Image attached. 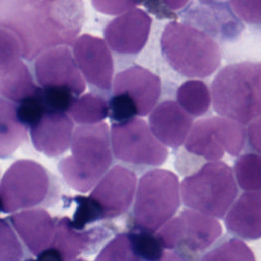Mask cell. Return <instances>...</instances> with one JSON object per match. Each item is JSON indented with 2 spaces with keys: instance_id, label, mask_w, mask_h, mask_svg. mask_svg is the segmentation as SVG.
<instances>
[{
  "instance_id": "cell-6",
  "label": "cell",
  "mask_w": 261,
  "mask_h": 261,
  "mask_svg": "<svg viewBox=\"0 0 261 261\" xmlns=\"http://www.w3.org/2000/svg\"><path fill=\"white\" fill-rule=\"evenodd\" d=\"M59 186L54 175L42 164L18 159L4 171L0 182L1 211L50 207L58 201Z\"/></svg>"
},
{
  "instance_id": "cell-36",
  "label": "cell",
  "mask_w": 261,
  "mask_h": 261,
  "mask_svg": "<svg viewBox=\"0 0 261 261\" xmlns=\"http://www.w3.org/2000/svg\"><path fill=\"white\" fill-rule=\"evenodd\" d=\"M202 2H209V1H213V0H200Z\"/></svg>"
},
{
  "instance_id": "cell-29",
  "label": "cell",
  "mask_w": 261,
  "mask_h": 261,
  "mask_svg": "<svg viewBox=\"0 0 261 261\" xmlns=\"http://www.w3.org/2000/svg\"><path fill=\"white\" fill-rule=\"evenodd\" d=\"M129 231L143 261H157L166 251L156 233L139 229H130Z\"/></svg>"
},
{
  "instance_id": "cell-12",
  "label": "cell",
  "mask_w": 261,
  "mask_h": 261,
  "mask_svg": "<svg viewBox=\"0 0 261 261\" xmlns=\"http://www.w3.org/2000/svg\"><path fill=\"white\" fill-rule=\"evenodd\" d=\"M247 141L245 125L224 116H210L194 122L184 144L186 154L206 162L219 161L225 152L239 156Z\"/></svg>"
},
{
  "instance_id": "cell-8",
  "label": "cell",
  "mask_w": 261,
  "mask_h": 261,
  "mask_svg": "<svg viewBox=\"0 0 261 261\" xmlns=\"http://www.w3.org/2000/svg\"><path fill=\"white\" fill-rule=\"evenodd\" d=\"M180 194L187 208L224 218L238 195L234 172L225 162H206L181 180Z\"/></svg>"
},
{
  "instance_id": "cell-34",
  "label": "cell",
  "mask_w": 261,
  "mask_h": 261,
  "mask_svg": "<svg viewBox=\"0 0 261 261\" xmlns=\"http://www.w3.org/2000/svg\"><path fill=\"white\" fill-rule=\"evenodd\" d=\"M247 140L250 146L261 155V116L248 124Z\"/></svg>"
},
{
  "instance_id": "cell-13",
  "label": "cell",
  "mask_w": 261,
  "mask_h": 261,
  "mask_svg": "<svg viewBox=\"0 0 261 261\" xmlns=\"http://www.w3.org/2000/svg\"><path fill=\"white\" fill-rule=\"evenodd\" d=\"M110 47L101 38L83 34L72 44L77 66L95 93L106 96L112 91L114 64Z\"/></svg>"
},
{
  "instance_id": "cell-10",
  "label": "cell",
  "mask_w": 261,
  "mask_h": 261,
  "mask_svg": "<svg viewBox=\"0 0 261 261\" xmlns=\"http://www.w3.org/2000/svg\"><path fill=\"white\" fill-rule=\"evenodd\" d=\"M114 158L137 174L162 165L167 157V147L154 135L149 123L139 116L110 127Z\"/></svg>"
},
{
  "instance_id": "cell-2",
  "label": "cell",
  "mask_w": 261,
  "mask_h": 261,
  "mask_svg": "<svg viewBox=\"0 0 261 261\" xmlns=\"http://www.w3.org/2000/svg\"><path fill=\"white\" fill-rule=\"evenodd\" d=\"M70 149L71 155L58 161L59 173L71 189L81 193L92 191L113 163L114 155L107 123L102 121L77 125Z\"/></svg>"
},
{
  "instance_id": "cell-4",
  "label": "cell",
  "mask_w": 261,
  "mask_h": 261,
  "mask_svg": "<svg viewBox=\"0 0 261 261\" xmlns=\"http://www.w3.org/2000/svg\"><path fill=\"white\" fill-rule=\"evenodd\" d=\"M161 53L169 66L187 77H207L221 63L219 45L197 27L170 21L161 34Z\"/></svg>"
},
{
  "instance_id": "cell-1",
  "label": "cell",
  "mask_w": 261,
  "mask_h": 261,
  "mask_svg": "<svg viewBox=\"0 0 261 261\" xmlns=\"http://www.w3.org/2000/svg\"><path fill=\"white\" fill-rule=\"evenodd\" d=\"M84 21L82 0H0V25L20 39L28 61L51 48L72 46Z\"/></svg>"
},
{
  "instance_id": "cell-27",
  "label": "cell",
  "mask_w": 261,
  "mask_h": 261,
  "mask_svg": "<svg viewBox=\"0 0 261 261\" xmlns=\"http://www.w3.org/2000/svg\"><path fill=\"white\" fill-rule=\"evenodd\" d=\"M94 261H143L130 231L114 234L100 250Z\"/></svg>"
},
{
  "instance_id": "cell-7",
  "label": "cell",
  "mask_w": 261,
  "mask_h": 261,
  "mask_svg": "<svg viewBox=\"0 0 261 261\" xmlns=\"http://www.w3.org/2000/svg\"><path fill=\"white\" fill-rule=\"evenodd\" d=\"M180 203V184L175 173L162 168L146 171L138 181L130 229L156 233L174 217Z\"/></svg>"
},
{
  "instance_id": "cell-11",
  "label": "cell",
  "mask_w": 261,
  "mask_h": 261,
  "mask_svg": "<svg viewBox=\"0 0 261 261\" xmlns=\"http://www.w3.org/2000/svg\"><path fill=\"white\" fill-rule=\"evenodd\" d=\"M221 234L222 226L217 218L190 208L181 210L156 232L165 250L190 261H199Z\"/></svg>"
},
{
  "instance_id": "cell-15",
  "label": "cell",
  "mask_w": 261,
  "mask_h": 261,
  "mask_svg": "<svg viewBox=\"0 0 261 261\" xmlns=\"http://www.w3.org/2000/svg\"><path fill=\"white\" fill-rule=\"evenodd\" d=\"M152 17L141 8L130 9L108 22L104 38L111 50L122 55L142 51L148 42Z\"/></svg>"
},
{
  "instance_id": "cell-19",
  "label": "cell",
  "mask_w": 261,
  "mask_h": 261,
  "mask_svg": "<svg viewBox=\"0 0 261 261\" xmlns=\"http://www.w3.org/2000/svg\"><path fill=\"white\" fill-rule=\"evenodd\" d=\"M193 118L177 102L164 100L151 111L149 125L164 146L177 149L184 146L194 124Z\"/></svg>"
},
{
  "instance_id": "cell-5",
  "label": "cell",
  "mask_w": 261,
  "mask_h": 261,
  "mask_svg": "<svg viewBox=\"0 0 261 261\" xmlns=\"http://www.w3.org/2000/svg\"><path fill=\"white\" fill-rule=\"evenodd\" d=\"M137 186V173L134 170L122 164L112 165L89 196L65 197L76 204L72 217L74 226L85 229L88 224L123 215L134 204Z\"/></svg>"
},
{
  "instance_id": "cell-14",
  "label": "cell",
  "mask_w": 261,
  "mask_h": 261,
  "mask_svg": "<svg viewBox=\"0 0 261 261\" xmlns=\"http://www.w3.org/2000/svg\"><path fill=\"white\" fill-rule=\"evenodd\" d=\"M38 85L45 89L66 90L80 97L86 89L82 72L68 46H58L42 52L34 60Z\"/></svg>"
},
{
  "instance_id": "cell-21",
  "label": "cell",
  "mask_w": 261,
  "mask_h": 261,
  "mask_svg": "<svg viewBox=\"0 0 261 261\" xmlns=\"http://www.w3.org/2000/svg\"><path fill=\"white\" fill-rule=\"evenodd\" d=\"M40 89L22 58L0 63L1 97L20 103L36 95Z\"/></svg>"
},
{
  "instance_id": "cell-26",
  "label": "cell",
  "mask_w": 261,
  "mask_h": 261,
  "mask_svg": "<svg viewBox=\"0 0 261 261\" xmlns=\"http://www.w3.org/2000/svg\"><path fill=\"white\" fill-rule=\"evenodd\" d=\"M238 186L245 192L261 191V155L245 153L239 156L233 166Z\"/></svg>"
},
{
  "instance_id": "cell-23",
  "label": "cell",
  "mask_w": 261,
  "mask_h": 261,
  "mask_svg": "<svg viewBox=\"0 0 261 261\" xmlns=\"http://www.w3.org/2000/svg\"><path fill=\"white\" fill-rule=\"evenodd\" d=\"M68 114L79 125L96 124L109 116V104L105 96L90 92L75 99Z\"/></svg>"
},
{
  "instance_id": "cell-32",
  "label": "cell",
  "mask_w": 261,
  "mask_h": 261,
  "mask_svg": "<svg viewBox=\"0 0 261 261\" xmlns=\"http://www.w3.org/2000/svg\"><path fill=\"white\" fill-rule=\"evenodd\" d=\"M234 14L244 22L261 25V0H229Z\"/></svg>"
},
{
  "instance_id": "cell-22",
  "label": "cell",
  "mask_w": 261,
  "mask_h": 261,
  "mask_svg": "<svg viewBox=\"0 0 261 261\" xmlns=\"http://www.w3.org/2000/svg\"><path fill=\"white\" fill-rule=\"evenodd\" d=\"M0 156L5 159L27 140L29 127L19 119L16 103L1 98L0 101Z\"/></svg>"
},
{
  "instance_id": "cell-35",
  "label": "cell",
  "mask_w": 261,
  "mask_h": 261,
  "mask_svg": "<svg viewBox=\"0 0 261 261\" xmlns=\"http://www.w3.org/2000/svg\"><path fill=\"white\" fill-rule=\"evenodd\" d=\"M157 261H190V260H188L187 258L182 257L181 255H179L174 251L166 250L161 256V258L158 259Z\"/></svg>"
},
{
  "instance_id": "cell-20",
  "label": "cell",
  "mask_w": 261,
  "mask_h": 261,
  "mask_svg": "<svg viewBox=\"0 0 261 261\" xmlns=\"http://www.w3.org/2000/svg\"><path fill=\"white\" fill-rule=\"evenodd\" d=\"M226 229L244 240L261 239V191L244 192L224 217Z\"/></svg>"
},
{
  "instance_id": "cell-16",
  "label": "cell",
  "mask_w": 261,
  "mask_h": 261,
  "mask_svg": "<svg viewBox=\"0 0 261 261\" xmlns=\"http://www.w3.org/2000/svg\"><path fill=\"white\" fill-rule=\"evenodd\" d=\"M74 129V121L67 112L47 110L29 132L34 148L53 158L70 148Z\"/></svg>"
},
{
  "instance_id": "cell-24",
  "label": "cell",
  "mask_w": 261,
  "mask_h": 261,
  "mask_svg": "<svg viewBox=\"0 0 261 261\" xmlns=\"http://www.w3.org/2000/svg\"><path fill=\"white\" fill-rule=\"evenodd\" d=\"M176 102L193 117L203 116L212 103L211 90L201 80H188L177 88Z\"/></svg>"
},
{
  "instance_id": "cell-9",
  "label": "cell",
  "mask_w": 261,
  "mask_h": 261,
  "mask_svg": "<svg viewBox=\"0 0 261 261\" xmlns=\"http://www.w3.org/2000/svg\"><path fill=\"white\" fill-rule=\"evenodd\" d=\"M161 95L160 77L140 65L118 72L108 100L111 122H122L151 113Z\"/></svg>"
},
{
  "instance_id": "cell-25",
  "label": "cell",
  "mask_w": 261,
  "mask_h": 261,
  "mask_svg": "<svg viewBox=\"0 0 261 261\" xmlns=\"http://www.w3.org/2000/svg\"><path fill=\"white\" fill-rule=\"evenodd\" d=\"M199 261H256L251 248L240 238L216 242Z\"/></svg>"
},
{
  "instance_id": "cell-30",
  "label": "cell",
  "mask_w": 261,
  "mask_h": 261,
  "mask_svg": "<svg viewBox=\"0 0 261 261\" xmlns=\"http://www.w3.org/2000/svg\"><path fill=\"white\" fill-rule=\"evenodd\" d=\"M23 58L20 39L11 30L0 25V63Z\"/></svg>"
},
{
  "instance_id": "cell-33",
  "label": "cell",
  "mask_w": 261,
  "mask_h": 261,
  "mask_svg": "<svg viewBox=\"0 0 261 261\" xmlns=\"http://www.w3.org/2000/svg\"><path fill=\"white\" fill-rule=\"evenodd\" d=\"M93 7L107 15H120L141 5V0H90Z\"/></svg>"
},
{
  "instance_id": "cell-37",
  "label": "cell",
  "mask_w": 261,
  "mask_h": 261,
  "mask_svg": "<svg viewBox=\"0 0 261 261\" xmlns=\"http://www.w3.org/2000/svg\"><path fill=\"white\" fill-rule=\"evenodd\" d=\"M74 261H86V260H84V259H76V260H74Z\"/></svg>"
},
{
  "instance_id": "cell-31",
  "label": "cell",
  "mask_w": 261,
  "mask_h": 261,
  "mask_svg": "<svg viewBox=\"0 0 261 261\" xmlns=\"http://www.w3.org/2000/svg\"><path fill=\"white\" fill-rule=\"evenodd\" d=\"M190 0H141L147 10L158 19L176 18V11L184 8Z\"/></svg>"
},
{
  "instance_id": "cell-17",
  "label": "cell",
  "mask_w": 261,
  "mask_h": 261,
  "mask_svg": "<svg viewBox=\"0 0 261 261\" xmlns=\"http://www.w3.org/2000/svg\"><path fill=\"white\" fill-rule=\"evenodd\" d=\"M113 234V227L108 225L79 229L72 218L62 216L56 219L53 248L63 261H74L83 253H92L106 239Z\"/></svg>"
},
{
  "instance_id": "cell-3",
  "label": "cell",
  "mask_w": 261,
  "mask_h": 261,
  "mask_svg": "<svg viewBox=\"0 0 261 261\" xmlns=\"http://www.w3.org/2000/svg\"><path fill=\"white\" fill-rule=\"evenodd\" d=\"M210 90L216 113L248 125L261 116V62L224 66L213 79Z\"/></svg>"
},
{
  "instance_id": "cell-28",
  "label": "cell",
  "mask_w": 261,
  "mask_h": 261,
  "mask_svg": "<svg viewBox=\"0 0 261 261\" xmlns=\"http://www.w3.org/2000/svg\"><path fill=\"white\" fill-rule=\"evenodd\" d=\"M20 241L8 218H2L0 221V261H22L25 257V247Z\"/></svg>"
},
{
  "instance_id": "cell-18",
  "label": "cell",
  "mask_w": 261,
  "mask_h": 261,
  "mask_svg": "<svg viewBox=\"0 0 261 261\" xmlns=\"http://www.w3.org/2000/svg\"><path fill=\"white\" fill-rule=\"evenodd\" d=\"M7 218L31 255L36 257L51 247L56 220L46 209L20 210Z\"/></svg>"
}]
</instances>
